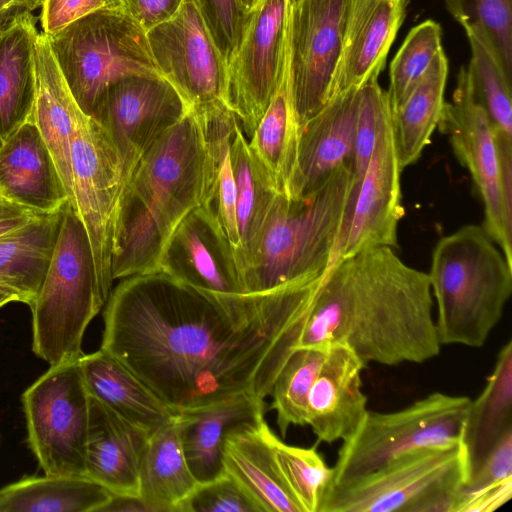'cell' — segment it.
Here are the masks:
<instances>
[{
  "mask_svg": "<svg viewBox=\"0 0 512 512\" xmlns=\"http://www.w3.org/2000/svg\"><path fill=\"white\" fill-rule=\"evenodd\" d=\"M325 273L244 294L202 290L162 272L127 277L106 302L100 348L177 412L241 393L265 399L299 344Z\"/></svg>",
  "mask_w": 512,
  "mask_h": 512,
  "instance_id": "obj_1",
  "label": "cell"
},
{
  "mask_svg": "<svg viewBox=\"0 0 512 512\" xmlns=\"http://www.w3.org/2000/svg\"><path fill=\"white\" fill-rule=\"evenodd\" d=\"M428 274L390 247L336 259L325 273L296 348L341 343L366 364H421L441 351Z\"/></svg>",
  "mask_w": 512,
  "mask_h": 512,
  "instance_id": "obj_2",
  "label": "cell"
},
{
  "mask_svg": "<svg viewBox=\"0 0 512 512\" xmlns=\"http://www.w3.org/2000/svg\"><path fill=\"white\" fill-rule=\"evenodd\" d=\"M204 146L190 110L143 154L122 194L112 254L113 280L157 272L181 220L200 205Z\"/></svg>",
  "mask_w": 512,
  "mask_h": 512,
  "instance_id": "obj_3",
  "label": "cell"
},
{
  "mask_svg": "<svg viewBox=\"0 0 512 512\" xmlns=\"http://www.w3.org/2000/svg\"><path fill=\"white\" fill-rule=\"evenodd\" d=\"M359 185L342 168L302 198L278 194L253 254L241 267L245 293L324 274L346 234Z\"/></svg>",
  "mask_w": 512,
  "mask_h": 512,
  "instance_id": "obj_4",
  "label": "cell"
},
{
  "mask_svg": "<svg viewBox=\"0 0 512 512\" xmlns=\"http://www.w3.org/2000/svg\"><path fill=\"white\" fill-rule=\"evenodd\" d=\"M439 343L482 347L512 293V265L482 225L468 224L435 245L427 273Z\"/></svg>",
  "mask_w": 512,
  "mask_h": 512,
  "instance_id": "obj_5",
  "label": "cell"
},
{
  "mask_svg": "<svg viewBox=\"0 0 512 512\" xmlns=\"http://www.w3.org/2000/svg\"><path fill=\"white\" fill-rule=\"evenodd\" d=\"M102 297L86 229L70 201L32 311V349L49 365L78 360L86 328Z\"/></svg>",
  "mask_w": 512,
  "mask_h": 512,
  "instance_id": "obj_6",
  "label": "cell"
},
{
  "mask_svg": "<svg viewBox=\"0 0 512 512\" xmlns=\"http://www.w3.org/2000/svg\"><path fill=\"white\" fill-rule=\"evenodd\" d=\"M465 482L460 444L417 449L328 487L318 512H457Z\"/></svg>",
  "mask_w": 512,
  "mask_h": 512,
  "instance_id": "obj_7",
  "label": "cell"
},
{
  "mask_svg": "<svg viewBox=\"0 0 512 512\" xmlns=\"http://www.w3.org/2000/svg\"><path fill=\"white\" fill-rule=\"evenodd\" d=\"M47 38L76 103L88 116L119 79L161 75L146 31L121 9L95 10Z\"/></svg>",
  "mask_w": 512,
  "mask_h": 512,
  "instance_id": "obj_8",
  "label": "cell"
},
{
  "mask_svg": "<svg viewBox=\"0 0 512 512\" xmlns=\"http://www.w3.org/2000/svg\"><path fill=\"white\" fill-rule=\"evenodd\" d=\"M470 401L434 392L398 411H368L357 433L338 450L328 487L356 480L413 450L460 444Z\"/></svg>",
  "mask_w": 512,
  "mask_h": 512,
  "instance_id": "obj_9",
  "label": "cell"
},
{
  "mask_svg": "<svg viewBox=\"0 0 512 512\" xmlns=\"http://www.w3.org/2000/svg\"><path fill=\"white\" fill-rule=\"evenodd\" d=\"M437 127L472 177L483 203V228L512 265V144L496 142L486 112L472 96L464 66Z\"/></svg>",
  "mask_w": 512,
  "mask_h": 512,
  "instance_id": "obj_10",
  "label": "cell"
},
{
  "mask_svg": "<svg viewBox=\"0 0 512 512\" xmlns=\"http://www.w3.org/2000/svg\"><path fill=\"white\" fill-rule=\"evenodd\" d=\"M89 400L79 359L50 365L24 391L27 441L46 475L86 477Z\"/></svg>",
  "mask_w": 512,
  "mask_h": 512,
  "instance_id": "obj_11",
  "label": "cell"
},
{
  "mask_svg": "<svg viewBox=\"0 0 512 512\" xmlns=\"http://www.w3.org/2000/svg\"><path fill=\"white\" fill-rule=\"evenodd\" d=\"M72 205L90 241L99 288L107 302L111 263L126 177L121 158L101 124L82 112L71 145Z\"/></svg>",
  "mask_w": 512,
  "mask_h": 512,
  "instance_id": "obj_12",
  "label": "cell"
},
{
  "mask_svg": "<svg viewBox=\"0 0 512 512\" xmlns=\"http://www.w3.org/2000/svg\"><path fill=\"white\" fill-rule=\"evenodd\" d=\"M351 0H292L289 78L300 127L330 100Z\"/></svg>",
  "mask_w": 512,
  "mask_h": 512,
  "instance_id": "obj_13",
  "label": "cell"
},
{
  "mask_svg": "<svg viewBox=\"0 0 512 512\" xmlns=\"http://www.w3.org/2000/svg\"><path fill=\"white\" fill-rule=\"evenodd\" d=\"M291 1L261 0L227 65L224 103L248 138L265 113L288 63Z\"/></svg>",
  "mask_w": 512,
  "mask_h": 512,
  "instance_id": "obj_14",
  "label": "cell"
},
{
  "mask_svg": "<svg viewBox=\"0 0 512 512\" xmlns=\"http://www.w3.org/2000/svg\"><path fill=\"white\" fill-rule=\"evenodd\" d=\"M190 110L164 77L136 74L111 84L91 117L116 147L127 182L147 149Z\"/></svg>",
  "mask_w": 512,
  "mask_h": 512,
  "instance_id": "obj_15",
  "label": "cell"
},
{
  "mask_svg": "<svg viewBox=\"0 0 512 512\" xmlns=\"http://www.w3.org/2000/svg\"><path fill=\"white\" fill-rule=\"evenodd\" d=\"M146 35L159 73L190 109L224 102L227 65L195 0H183L171 19Z\"/></svg>",
  "mask_w": 512,
  "mask_h": 512,
  "instance_id": "obj_16",
  "label": "cell"
},
{
  "mask_svg": "<svg viewBox=\"0 0 512 512\" xmlns=\"http://www.w3.org/2000/svg\"><path fill=\"white\" fill-rule=\"evenodd\" d=\"M402 168L391 125L385 112L371 159L360 181L351 219L335 259L372 247H398L397 230L404 215L401 200Z\"/></svg>",
  "mask_w": 512,
  "mask_h": 512,
  "instance_id": "obj_17",
  "label": "cell"
},
{
  "mask_svg": "<svg viewBox=\"0 0 512 512\" xmlns=\"http://www.w3.org/2000/svg\"><path fill=\"white\" fill-rule=\"evenodd\" d=\"M157 272L210 292L245 293L233 248L216 220L201 206L191 210L175 228Z\"/></svg>",
  "mask_w": 512,
  "mask_h": 512,
  "instance_id": "obj_18",
  "label": "cell"
},
{
  "mask_svg": "<svg viewBox=\"0 0 512 512\" xmlns=\"http://www.w3.org/2000/svg\"><path fill=\"white\" fill-rule=\"evenodd\" d=\"M360 98L361 87L336 94L302 125L289 198L312 194L342 168L353 170Z\"/></svg>",
  "mask_w": 512,
  "mask_h": 512,
  "instance_id": "obj_19",
  "label": "cell"
},
{
  "mask_svg": "<svg viewBox=\"0 0 512 512\" xmlns=\"http://www.w3.org/2000/svg\"><path fill=\"white\" fill-rule=\"evenodd\" d=\"M366 363L347 345H328L325 359L307 399L306 425L319 442L353 437L367 413L361 373Z\"/></svg>",
  "mask_w": 512,
  "mask_h": 512,
  "instance_id": "obj_20",
  "label": "cell"
},
{
  "mask_svg": "<svg viewBox=\"0 0 512 512\" xmlns=\"http://www.w3.org/2000/svg\"><path fill=\"white\" fill-rule=\"evenodd\" d=\"M408 3L409 0H351L331 98L379 76Z\"/></svg>",
  "mask_w": 512,
  "mask_h": 512,
  "instance_id": "obj_21",
  "label": "cell"
},
{
  "mask_svg": "<svg viewBox=\"0 0 512 512\" xmlns=\"http://www.w3.org/2000/svg\"><path fill=\"white\" fill-rule=\"evenodd\" d=\"M149 433L90 395L86 477L113 495L138 497Z\"/></svg>",
  "mask_w": 512,
  "mask_h": 512,
  "instance_id": "obj_22",
  "label": "cell"
},
{
  "mask_svg": "<svg viewBox=\"0 0 512 512\" xmlns=\"http://www.w3.org/2000/svg\"><path fill=\"white\" fill-rule=\"evenodd\" d=\"M0 194L37 213H52L69 201L53 158L33 120L0 148Z\"/></svg>",
  "mask_w": 512,
  "mask_h": 512,
  "instance_id": "obj_23",
  "label": "cell"
},
{
  "mask_svg": "<svg viewBox=\"0 0 512 512\" xmlns=\"http://www.w3.org/2000/svg\"><path fill=\"white\" fill-rule=\"evenodd\" d=\"M264 399L248 393L178 412L177 425L188 466L199 484L226 472L222 461L225 435L234 427L264 419Z\"/></svg>",
  "mask_w": 512,
  "mask_h": 512,
  "instance_id": "obj_24",
  "label": "cell"
},
{
  "mask_svg": "<svg viewBox=\"0 0 512 512\" xmlns=\"http://www.w3.org/2000/svg\"><path fill=\"white\" fill-rule=\"evenodd\" d=\"M34 62L36 94L32 120L53 158L72 204L71 145L83 111L76 103L43 32L35 41Z\"/></svg>",
  "mask_w": 512,
  "mask_h": 512,
  "instance_id": "obj_25",
  "label": "cell"
},
{
  "mask_svg": "<svg viewBox=\"0 0 512 512\" xmlns=\"http://www.w3.org/2000/svg\"><path fill=\"white\" fill-rule=\"evenodd\" d=\"M265 419L232 428L222 444L225 472L232 476L262 512H302L283 482Z\"/></svg>",
  "mask_w": 512,
  "mask_h": 512,
  "instance_id": "obj_26",
  "label": "cell"
},
{
  "mask_svg": "<svg viewBox=\"0 0 512 512\" xmlns=\"http://www.w3.org/2000/svg\"><path fill=\"white\" fill-rule=\"evenodd\" d=\"M192 110L196 112L200 121L204 146L199 206L216 220L233 248L237 261L239 235L230 143L238 119L222 101Z\"/></svg>",
  "mask_w": 512,
  "mask_h": 512,
  "instance_id": "obj_27",
  "label": "cell"
},
{
  "mask_svg": "<svg viewBox=\"0 0 512 512\" xmlns=\"http://www.w3.org/2000/svg\"><path fill=\"white\" fill-rule=\"evenodd\" d=\"M79 365L89 395L149 434L177 419V411L101 348L83 354Z\"/></svg>",
  "mask_w": 512,
  "mask_h": 512,
  "instance_id": "obj_28",
  "label": "cell"
},
{
  "mask_svg": "<svg viewBox=\"0 0 512 512\" xmlns=\"http://www.w3.org/2000/svg\"><path fill=\"white\" fill-rule=\"evenodd\" d=\"M512 431V340L502 346L480 395L471 400L460 445L466 481L497 443ZM466 483V482H465Z\"/></svg>",
  "mask_w": 512,
  "mask_h": 512,
  "instance_id": "obj_29",
  "label": "cell"
},
{
  "mask_svg": "<svg viewBox=\"0 0 512 512\" xmlns=\"http://www.w3.org/2000/svg\"><path fill=\"white\" fill-rule=\"evenodd\" d=\"M37 18L17 17L0 31V137L4 141L31 121L36 94L34 46Z\"/></svg>",
  "mask_w": 512,
  "mask_h": 512,
  "instance_id": "obj_30",
  "label": "cell"
},
{
  "mask_svg": "<svg viewBox=\"0 0 512 512\" xmlns=\"http://www.w3.org/2000/svg\"><path fill=\"white\" fill-rule=\"evenodd\" d=\"M63 207L52 213H40L25 226L0 238V287L29 307L50 264Z\"/></svg>",
  "mask_w": 512,
  "mask_h": 512,
  "instance_id": "obj_31",
  "label": "cell"
},
{
  "mask_svg": "<svg viewBox=\"0 0 512 512\" xmlns=\"http://www.w3.org/2000/svg\"><path fill=\"white\" fill-rule=\"evenodd\" d=\"M199 485L188 466L177 419L150 434L140 462L138 491L148 512H180Z\"/></svg>",
  "mask_w": 512,
  "mask_h": 512,
  "instance_id": "obj_32",
  "label": "cell"
},
{
  "mask_svg": "<svg viewBox=\"0 0 512 512\" xmlns=\"http://www.w3.org/2000/svg\"><path fill=\"white\" fill-rule=\"evenodd\" d=\"M300 132L290 88L288 57L282 80L248 141L277 193L288 198L297 165Z\"/></svg>",
  "mask_w": 512,
  "mask_h": 512,
  "instance_id": "obj_33",
  "label": "cell"
},
{
  "mask_svg": "<svg viewBox=\"0 0 512 512\" xmlns=\"http://www.w3.org/2000/svg\"><path fill=\"white\" fill-rule=\"evenodd\" d=\"M230 157L236 187V218L239 235L237 264L240 272L241 267L258 245L278 193L252 152L239 120L235 123L231 134Z\"/></svg>",
  "mask_w": 512,
  "mask_h": 512,
  "instance_id": "obj_34",
  "label": "cell"
},
{
  "mask_svg": "<svg viewBox=\"0 0 512 512\" xmlns=\"http://www.w3.org/2000/svg\"><path fill=\"white\" fill-rule=\"evenodd\" d=\"M448 60L441 49L407 99L391 109L395 149L402 169L415 163L431 141L444 101Z\"/></svg>",
  "mask_w": 512,
  "mask_h": 512,
  "instance_id": "obj_35",
  "label": "cell"
},
{
  "mask_svg": "<svg viewBox=\"0 0 512 512\" xmlns=\"http://www.w3.org/2000/svg\"><path fill=\"white\" fill-rule=\"evenodd\" d=\"M112 495L88 477H23L0 489V512H100Z\"/></svg>",
  "mask_w": 512,
  "mask_h": 512,
  "instance_id": "obj_36",
  "label": "cell"
},
{
  "mask_svg": "<svg viewBox=\"0 0 512 512\" xmlns=\"http://www.w3.org/2000/svg\"><path fill=\"white\" fill-rule=\"evenodd\" d=\"M465 32L471 49L466 70L472 96L486 112L495 133L512 140V79L486 35L477 28Z\"/></svg>",
  "mask_w": 512,
  "mask_h": 512,
  "instance_id": "obj_37",
  "label": "cell"
},
{
  "mask_svg": "<svg viewBox=\"0 0 512 512\" xmlns=\"http://www.w3.org/2000/svg\"><path fill=\"white\" fill-rule=\"evenodd\" d=\"M327 348L328 345L296 348L277 376L270 396L282 437L291 425H306L308 395Z\"/></svg>",
  "mask_w": 512,
  "mask_h": 512,
  "instance_id": "obj_38",
  "label": "cell"
},
{
  "mask_svg": "<svg viewBox=\"0 0 512 512\" xmlns=\"http://www.w3.org/2000/svg\"><path fill=\"white\" fill-rule=\"evenodd\" d=\"M271 446L280 476L302 512H318L332 480V467L327 466L315 447L286 444L274 432Z\"/></svg>",
  "mask_w": 512,
  "mask_h": 512,
  "instance_id": "obj_39",
  "label": "cell"
},
{
  "mask_svg": "<svg viewBox=\"0 0 512 512\" xmlns=\"http://www.w3.org/2000/svg\"><path fill=\"white\" fill-rule=\"evenodd\" d=\"M441 49V27L437 22L429 19L410 30L390 65L386 92L391 109L407 99Z\"/></svg>",
  "mask_w": 512,
  "mask_h": 512,
  "instance_id": "obj_40",
  "label": "cell"
},
{
  "mask_svg": "<svg viewBox=\"0 0 512 512\" xmlns=\"http://www.w3.org/2000/svg\"><path fill=\"white\" fill-rule=\"evenodd\" d=\"M453 18L467 28L482 31L501 65L512 79V0H445Z\"/></svg>",
  "mask_w": 512,
  "mask_h": 512,
  "instance_id": "obj_41",
  "label": "cell"
},
{
  "mask_svg": "<svg viewBox=\"0 0 512 512\" xmlns=\"http://www.w3.org/2000/svg\"><path fill=\"white\" fill-rule=\"evenodd\" d=\"M390 107L387 92L378 77L361 86V98L356 124L353 174L359 185L371 159L383 116Z\"/></svg>",
  "mask_w": 512,
  "mask_h": 512,
  "instance_id": "obj_42",
  "label": "cell"
},
{
  "mask_svg": "<svg viewBox=\"0 0 512 512\" xmlns=\"http://www.w3.org/2000/svg\"><path fill=\"white\" fill-rule=\"evenodd\" d=\"M226 65L237 52L252 12L239 0H195Z\"/></svg>",
  "mask_w": 512,
  "mask_h": 512,
  "instance_id": "obj_43",
  "label": "cell"
},
{
  "mask_svg": "<svg viewBox=\"0 0 512 512\" xmlns=\"http://www.w3.org/2000/svg\"><path fill=\"white\" fill-rule=\"evenodd\" d=\"M180 512H262L256 502L228 473L200 484Z\"/></svg>",
  "mask_w": 512,
  "mask_h": 512,
  "instance_id": "obj_44",
  "label": "cell"
},
{
  "mask_svg": "<svg viewBox=\"0 0 512 512\" xmlns=\"http://www.w3.org/2000/svg\"><path fill=\"white\" fill-rule=\"evenodd\" d=\"M508 479H512V431L490 451L462 489L474 491Z\"/></svg>",
  "mask_w": 512,
  "mask_h": 512,
  "instance_id": "obj_45",
  "label": "cell"
},
{
  "mask_svg": "<svg viewBox=\"0 0 512 512\" xmlns=\"http://www.w3.org/2000/svg\"><path fill=\"white\" fill-rule=\"evenodd\" d=\"M41 11L43 33L50 35L78 18L102 8L101 0H45Z\"/></svg>",
  "mask_w": 512,
  "mask_h": 512,
  "instance_id": "obj_46",
  "label": "cell"
},
{
  "mask_svg": "<svg viewBox=\"0 0 512 512\" xmlns=\"http://www.w3.org/2000/svg\"><path fill=\"white\" fill-rule=\"evenodd\" d=\"M183 0H123L121 10L146 32L171 19Z\"/></svg>",
  "mask_w": 512,
  "mask_h": 512,
  "instance_id": "obj_47",
  "label": "cell"
},
{
  "mask_svg": "<svg viewBox=\"0 0 512 512\" xmlns=\"http://www.w3.org/2000/svg\"><path fill=\"white\" fill-rule=\"evenodd\" d=\"M512 497V479L474 491L461 490L457 512H492Z\"/></svg>",
  "mask_w": 512,
  "mask_h": 512,
  "instance_id": "obj_48",
  "label": "cell"
},
{
  "mask_svg": "<svg viewBox=\"0 0 512 512\" xmlns=\"http://www.w3.org/2000/svg\"><path fill=\"white\" fill-rule=\"evenodd\" d=\"M38 214L6 199L0 200V238L25 226Z\"/></svg>",
  "mask_w": 512,
  "mask_h": 512,
  "instance_id": "obj_49",
  "label": "cell"
},
{
  "mask_svg": "<svg viewBox=\"0 0 512 512\" xmlns=\"http://www.w3.org/2000/svg\"><path fill=\"white\" fill-rule=\"evenodd\" d=\"M45 0H0V31L22 14L42 7Z\"/></svg>",
  "mask_w": 512,
  "mask_h": 512,
  "instance_id": "obj_50",
  "label": "cell"
},
{
  "mask_svg": "<svg viewBox=\"0 0 512 512\" xmlns=\"http://www.w3.org/2000/svg\"><path fill=\"white\" fill-rule=\"evenodd\" d=\"M118 511H146L145 505L139 497L112 495L110 501L105 504L100 512H118Z\"/></svg>",
  "mask_w": 512,
  "mask_h": 512,
  "instance_id": "obj_51",
  "label": "cell"
},
{
  "mask_svg": "<svg viewBox=\"0 0 512 512\" xmlns=\"http://www.w3.org/2000/svg\"><path fill=\"white\" fill-rule=\"evenodd\" d=\"M14 301H18L16 295L13 294L12 292L0 287V308L3 307L4 305H6L10 302H14Z\"/></svg>",
  "mask_w": 512,
  "mask_h": 512,
  "instance_id": "obj_52",
  "label": "cell"
},
{
  "mask_svg": "<svg viewBox=\"0 0 512 512\" xmlns=\"http://www.w3.org/2000/svg\"><path fill=\"white\" fill-rule=\"evenodd\" d=\"M102 8L105 9H120L123 0H101Z\"/></svg>",
  "mask_w": 512,
  "mask_h": 512,
  "instance_id": "obj_53",
  "label": "cell"
},
{
  "mask_svg": "<svg viewBox=\"0 0 512 512\" xmlns=\"http://www.w3.org/2000/svg\"><path fill=\"white\" fill-rule=\"evenodd\" d=\"M260 1L261 0H239L245 10L249 13H251L257 7Z\"/></svg>",
  "mask_w": 512,
  "mask_h": 512,
  "instance_id": "obj_54",
  "label": "cell"
},
{
  "mask_svg": "<svg viewBox=\"0 0 512 512\" xmlns=\"http://www.w3.org/2000/svg\"><path fill=\"white\" fill-rule=\"evenodd\" d=\"M3 142H4V141H3V140L1 139V137H0V148H1L2 144H3Z\"/></svg>",
  "mask_w": 512,
  "mask_h": 512,
  "instance_id": "obj_55",
  "label": "cell"
},
{
  "mask_svg": "<svg viewBox=\"0 0 512 512\" xmlns=\"http://www.w3.org/2000/svg\"><path fill=\"white\" fill-rule=\"evenodd\" d=\"M2 199H4V198H3V197L1 196V194H0V200H2Z\"/></svg>",
  "mask_w": 512,
  "mask_h": 512,
  "instance_id": "obj_56",
  "label": "cell"
}]
</instances>
